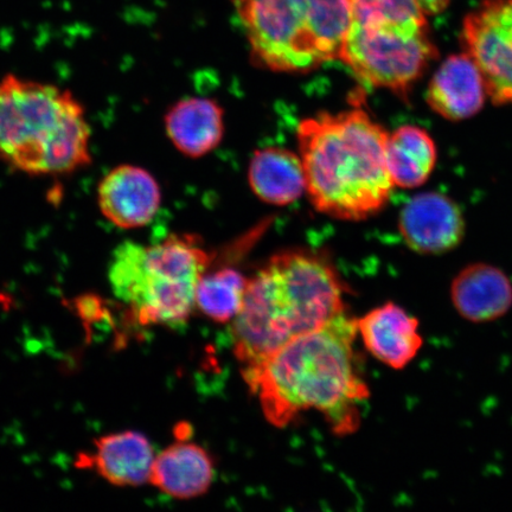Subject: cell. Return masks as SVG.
I'll use <instances>...</instances> for the list:
<instances>
[{
  "label": "cell",
  "instance_id": "obj_1",
  "mask_svg": "<svg viewBox=\"0 0 512 512\" xmlns=\"http://www.w3.org/2000/svg\"><path fill=\"white\" fill-rule=\"evenodd\" d=\"M357 324L341 313L316 331L292 339L258 363L242 367V377L275 427L300 413L317 411L336 434L360 426V405L369 398L355 352Z\"/></svg>",
  "mask_w": 512,
  "mask_h": 512
},
{
  "label": "cell",
  "instance_id": "obj_2",
  "mask_svg": "<svg viewBox=\"0 0 512 512\" xmlns=\"http://www.w3.org/2000/svg\"><path fill=\"white\" fill-rule=\"evenodd\" d=\"M388 136L362 108L319 113L299 124L305 192L319 213L361 221L386 206L395 187L387 165Z\"/></svg>",
  "mask_w": 512,
  "mask_h": 512
},
{
  "label": "cell",
  "instance_id": "obj_3",
  "mask_svg": "<svg viewBox=\"0 0 512 512\" xmlns=\"http://www.w3.org/2000/svg\"><path fill=\"white\" fill-rule=\"evenodd\" d=\"M344 288L323 256L286 251L248 279L233 320L234 354L242 367L264 360L292 339L323 328L344 309Z\"/></svg>",
  "mask_w": 512,
  "mask_h": 512
},
{
  "label": "cell",
  "instance_id": "obj_4",
  "mask_svg": "<svg viewBox=\"0 0 512 512\" xmlns=\"http://www.w3.org/2000/svg\"><path fill=\"white\" fill-rule=\"evenodd\" d=\"M91 127L75 96L49 83L0 80V162L29 175H66L91 163Z\"/></svg>",
  "mask_w": 512,
  "mask_h": 512
},
{
  "label": "cell",
  "instance_id": "obj_5",
  "mask_svg": "<svg viewBox=\"0 0 512 512\" xmlns=\"http://www.w3.org/2000/svg\"><path fill=\"white\" fill-rule=\"evenodd\" d=\"M210 260L191 236L171 235L153 245L126 241L114 251L110 281L137 323L179 328L196 307V288Z\"/></svg>",
  "mask_w": 512,
  "mask_h": 512
},
{
  "label": "cell",
  "instance_id": "obj_6",
  "mask_svg": "<svg viewBox=\"0 0 512 512\" xmlns=\"http://www.w3.org/2000/svg\"><path fill=\"white\" fill-rule=\"evenodd\" d=\"M256 60L275 72H307L339 60L350 0H233Z\"/></svg>",
  "mask_w": 512,
  "mask_h": 512
},
{
  "label": "cell",
  "instance_id": "obj_7",
  "mask_svg": "<svg viewBox=\"0 0 512 512\" xmlns=\"http://www.w3.org/2000/svg\"><path fill=\"white\" fill-rule=\"evenodd\" d=\"M437 56L428 27L351 22L339 60L364 85L407 98Z\"/></svg>",
  "mask_w": 512,
  "mask_h": 512
},
{
  "label": "cell",
  "instance_id": "obj_8",
  "mask_svg": "<svg viewBox=\"0 0 512 512\" xmlns=\"http://www.w3.org/2000/svg\"><path fill=\"white\" fill-rule=\"evenodd\" d=\"M463 41L482 72L489 98L512 106V0H485L467 15Z\"/></svg>",
  "mask_w": 512,
  "mask_h": 512
},
{
  "label": "cell",
  "instance_id": "obj_9",
  "mask_svg": "<svg viewBox=\"0 0 512 512\" xmlns=\"http://www.w3.org/2000/svg\"><path fill=\"white\" fill-rule=\"evenodd\" d=\"M399 229L412 251L440 255L464 239L465 221L458 204L439 192L416 195L402 208Z\"/></svg>",
  "mask_w": 512,
  "mask_h": 512
},
{
  "label": "cell",
  "instance_id": "obj_10",
  "mask_svg": "<svg viewBox=\"0 0 512 512\" xmlns=\"http://www.w3.org/2000/svg\"><path fill=\"white\" fill-rule=\"evenodd\" d=\"M98 204L105 219L121 229L147 226L162 204V191L149 171L136 165H119L102 178Z\"/></svg>",
  "mask_w": 512,
  "mask_h": 512
},
{
  "label": "cell",
  "instance_id": "obj_11",
  "mask_svg": "<svg viewBox=\"0 0 512 512\" xmlns=\"http://www.w3.org/2000/svg\"><path fill=\"white\" fill-rule=\"evenodd\" d=\"M356 324L364 347L394 370L407 368L424 345L419 319L393 302L369 311Z\"/></svg>",
  "mask_w": 512,
  "mask_h": 512
},
{
  "label": "cell",
  "instance_id": "obj_12",
  "mask_svg": "<svg viewBox=\"0 0 512 512\" xmlns=\"http://www.w3.org/2000/svg\"><path fill=\"white\" fill-rule=\"evenodd\" d=\"M488 96L477 63L463 53L440 64L427 89V104L440 117L462 121L480 112Z\"/></svg>",
  "mask_w": 512,
  "mask_h": 512
},
{
  "label": "cell",
  "instance_id": "obj_13",
  "mask_svg": "<svg viewBox=\"0 0 512 512\" xmlns=\"http://www.w3.org/2000/svg\"><path fill=\"white\" fill-rule=\"evenodd\" d=\"M450 297L458 315L467 322H495L511 310L512 281L501 268L472 264L454 277Z\"/></svg>",
  "mask_w": 512,
  "mask_h": 512
},
{
  "label": "cell",
  "instance_id": "obj_14",
  "mask_svg": "<svg viewBox=\"0 0 512 512\" xmlns=\"http://www.w3.org/2000/svg\"><path fill=\"white\" fill-rule=\"evenodd\" d=\"M155 450L142 433L127 431L95 441V451L81 456L78 465L93 467L108 483L140 486L150 482Z\"/></svg>",
  "mask_w": 512,
  "mask_h": 512
},
{
  "label": "cell",
  "instance_id": "obj_15",
  "mask_svg": "<svg viewBox=\"0 0 512 512\" xmlns=\"http://www.w3.org/2000/svg\"><path fill=\"white\" fill-rule=\"evenodd\" d=\"M215 477L213 459L201 446L179 440L155 458L150 482L177 499L200 497Z\"/></svg>",
  "mask_w": 512,
  "mask_h": 512
},
{
  "label": "cell",
  "instance_id": "obj_16",
  "mask_svg": "<svg viewBox=\"0 0 512 512\" xmlns=\"http://www.w3.org/2000/svg\"><path fill=\"white\" fill-rule=\"evenodd\" d=\"M165 130L179 152L198 158L208 155L221 143L223 111L216 101L188 98L177 102L165 115Z\"/></svg>",
  "mask_w": 512,
  "mask_h": 512
},
{
  "label": "cell",
  "instance_id": "obj_17",
  "mask_svg": "<svg viewBox=\"0 0 512 512\" xmlns=\"http://www.w3.org/2000/svg\"><path fill=\"white\" fill-rule=\"evenodd\" d=\"M248 181L254 194L273 206H288L306 190L299 153L283 147L256 151L249 164Z\"/></svg>",
  "mask_w": 512,
  "mask_h": 512
},
{
  "label": "cell",
  "instance_id": "obj_18",
  "mask_svg": "<svg viewBox=\"0 0 512 512\" xmlns=\"http://www.w3.org/2000/svg\"><path fill=\"white\" fill-rule=\"evenodd\" d=\"M437 146L424 128L407 125L389 133L387 165L395 187L419 188L437 164Z\"/></svg>",
  "mask_w": 512,
  "mask_h": 512
},
{
  "label": "cell",
  "instance_id": "obj_19",
  "mask_svg": "<svg viewBox=\"0 0 512 512\" xmlns=\"http://www.w3.org/2000/svg\"><path fill=\"white\" fill-rule=\"evenodd\" d=\"M247 285L248 279L233 268L206 273L197 285L195 306L216 323L233 322L242 309Z\"/></svg>",
  "mask_w": 512,
  "mask_h": 512
},
{
  "label": "cell",
  "instance_id": "obj_20",
  "mask_svg": "<svg viewBox=\"0 0 512 512\" xmlns=\"http://www.w3.org/2000/svg\"><path fill=\"white\" fill-rule=\"evenodd\" d=\"M350 3L351 22L428 27L418 0H350Z\"/></svg>",
  "mask_w": 512,
  "mask_h": 512
},
{
  "label": "cell",
  "instance_id": "obj_21",
  "mask_svg": "<svg viewBox=\"0 0 512 512\" xmlns=\"http://www.w3.org/2000/svg\"><path fill=\"white\" fill-rule=\"evenodd\" d=\"M426 15H439L447 9L451 0H418Z\"/></svg>",
  "mask_w": 512,
  "mask_h": 512
}]
</instances>
